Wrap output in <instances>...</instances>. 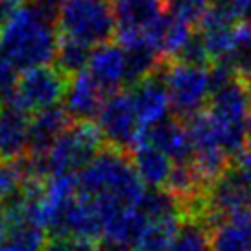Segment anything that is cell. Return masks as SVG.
<instances>
[{
  "label": "cell",
  "mask_w": 251,
  "mask_h": 251,
  "mask_svg": "<svg viewBox=\"0 0 251 251\" xmlns=\"http://www.w3.org/2000/svg\"><path fill=\"white\" fill-rule=\"evenodd\" d=\"M76 179L78 192L98 201L107 224L120 212L137 209L146 192L131 163V155L111 146H103Z\"/></svg>",
  "instance_id": "6da1fadb"
},
{
  "label": "cell",
  "mask_w": 251,
  "mask_h": 251,
  "mask_svg": "<svg viewBox=\"0 0 251 251\" xmlns=\"http://www.w3.org/2000/svg\"><path fill=\"white\" fill-rule=\"evenodd\" d=\"M59 41L57 15L39 4L21 6L0 28V50L23 72L50 65Z\"/></svg>",
  "instance_id": "7a4b0ae2"
},
{
  "label": "cell",
  "mask_w": 251,
  "mask_h": 251,
  "mask_svg": "<svg viewBox=\"0 0 251 251\" xmlns=\"http://www.w3.org/2000/svg\"><path fill=\"white\" fill-rule=\"evenodd\" d=\"M57 30L87 47L107 45L117 37V19L111 0H65L57 9Z\"/></svg>",
  "instance_id": "3957f363"
},
{
  "label": "cell",
  "mask_w": 251,
  "mask_h": 251,
  "mask_svg": "<svg viewBox=\"0 0 251 251\" xmlns=\"http://www.w3.org/2000/svg\"><path fill=\"white\" fill-rule=\"evenodd\" d=\"M211 117L220 148L229 157L238 155L246 148V126L251 115V94L248 83L236 78L233 83L211 94L209 100Z\"/></svg>",
  "instance_id": "277c9868"
},
{
  "label": "cell",
  "mask_w": 251,
  "mask_h": 251,
  "mask_svg": "<svg viewBox=\"0 0 251 251\" xmlns=\"http://www.w3.org/2000/svg\"><path fill=\"white\" fill-rule=\"evenodd\" d=\"M69 83H71V78H67L61 71H57L52 65L37 67L31 71H24L17 78L11 94L4 100L15 103L17 107L26 111L28 115H35L59 105V102L67 96Z\"/></svg>",
  "instance_id": "5b68a950"
},
{
  "label": "cell",
  "mask_w": 251,
  "mask_h": 251,
  "mask_svg": "<svg viewBox=\"0 0 251 251\" xmlns=\"http://www.w3.org/2000/svg\"><path fill=\"white\" fill-rule=\"evenodd\" d=\"M166 89L174 117L187 122L188 118L205 111V103L211 100L209 71L201 67L168 61Z\"/></svg>",
  "instance_id": "8992f818"
},
{
  "label": "cell",
  "mask_w": 251,
  "mask_h": 251,
  "mask_svg": "<svg viewBox=\"0 0 251 251\" xmlns=\"http://www.w3.org/2000/svg\"><path fill=\"white\" fill-rule=\"evenodd\" d=\"M251 211V172L231 163L205 196V222L214 229L224 220Z\"/></svg>",
  "instance_id": "52a82bcc"
},
{
  "label": "cell",
  "mask_w": 251,
  "mask_h": 251,
  "mask_svg": "<svg viewBox=\"0 0 251 251\" xmlns=\"http://www.w3.org/2000/svg\"><path fill=\"white\" fill-rule=\"evenodd\" d=\"M96 126L102 133L105 146L122 150L127 153L137 146V142L141 141L142 129L129 91H120L107 96L98 115Z\"/></svg>",
  "instance_id": "ba28073f"
},
{
  "label": "cell",
  "mask_w": 251,
  "mask_h": 251,
  "mask_svg": "<svg viewBox=\"0 0 251 251\" xmlns=\"http://www.w3.org/2000/svg\"><path fill=\"white\" fill-rule=\"evenodd\" d=\"M117 19V43L131 48L146 43L144 33L166 15V0H111ZM148 45V43H146Z\"/></svg>",
  "instance_id": "9c48e42d"
},
{
  "label": "cell",
  "mask_w": 251,
  "mask_h": 251,
  "mask_svg": "<svg viewBox=\"0 0 251 251\" xmlns=\"http://www.w3.org/2000/svg\"><path fill=\"white\" fill-rule=\"evenodd\" d=\"M166 65L168 61L165 59L151 76L129 89V96L133 100L135 113L139 117L142 131L163 122L172 111L168 89H166Z\"/></svg>",
  "instance_id": "30bf717a"
},
{
  "label": "cell",
  "mask_w": 251,
  "mask_h": 251,
  "mask_svg": "<svg viewBox=\"0 0 251 251\" xmlns=\"http://www.w3.org/2000/svg\"><path fill=\"white\" fill-rule=\"evenodd\" d=\"M87 72L107 96L124 91L127 85V57L124 47L111 41L93 48Z\"/></svg>",
  "instance_id": "8fae6325"
},
{
  "label": "cell",
  "mask_w": 251,
  "mask_h": 251,
  "mask_svg": "<svg viewBox=\"0 0 251 251\" xmlns=\"http://www.w3.org/2000/svg\"><path fill=\"white\" fill-rule=\"evenodd\" d=\"M139 142H148L153 148L161 150L172 159L174 165H187L194 161V144L190 141L187 126L176 117L165 118L163 122L142 131Z\"/></svg>",
  "instance_id": "7c38bea8"
},
{
  "label": "cell",
  "mask_w": 251,
  "mask_h": 251,
  "mask_svg": "<svg viewBox=\"0 0 251 251\" xmlns=\"http://www.w3.org/2000/svg\"><path fill=\"white\" fill-rule=\"evenodd\" d=\"M31 115L11 102L0 105V159L19 161L30 151Z\"/></svg>",
  "instance_id": "4fadbf2b"
},
{
  "label": "cell",
  "mask_w": 251,
  "mask_h": 251,
  "mask_svg": "<svg viewBox=\"0 0 251 251\" xmlns=\"http://www.w3.org/2000/svg\"><path fill=\"white\" fill-rule=\"evenodd\" d=\"M105 100L107 94L85 71L71 79L65 96V109L74 122H93L98 118Z\"/></svg>",
  "instance_id": "5bb4252c"
},
{
  "label": "cell",
  "mask_w": 251,
  "mask_h": 251,
  "mask_svg": "<svg viewBox=\"0 0 251 251\" xmlns=\"http://www.w3.org/2000/svg\"><path fill=\"white\" fill-rule=\"evenodd\" d=\"M72 122L74 120L71 118V115L61 105H55V107L31 115L30 151L28 153L31 155L47 153L50 146L71 127Z\"/></svg>",
  "instance_id": "9a60e30c"
},
{
  "label": "cell",
  "mask_w": 251,
  "mask_h": 251,
  "mask_svg": "<svg viewBox=\"0 0 251 251\" xmlns=\"http://www.w3.org/2000/svg\"><path fill=\"white\" fill-rule=\"evenodd\" d=\"M131 163L139 177L150 188H165L174 170V161L148 142H139L131 151Z\"/></svg>",
  "instance_id": "2e32d148"
},
{
  "label": "cell",
  "mask_w": 251,
  "mask_h": 251,
  "mask_svg": "<svg viewBox=\"0 0 251 251\" xmlns=\"http://www.w3.org/2000/svg\"><path fill=\"white\" fill-rule=\"evenodd\" d=\"M211 251H251V211L224 220L212 229Z\"/></svg>",
  "instance_id": "e0dca14e"
},
{
  "label": "cell",
  "mask_w": 251,
  "mask_h": 251,
  "mask_svg": "<svg viewBox=\"0 0 251 251\" xmlns=\"http://www.w3.org/2000/svg\"><path fill=\"white\" fill-rule=\"evenodd\" d=\"M183 216L148 220L135 251H166L181 227Z\"/></svg>",
  "instance_id": "ac0fdd59"
},
{
  "label": "cell",
  "mask_w": 251,
  "mask_h": 251,
  "mask_svg": "<svg viewBox=\"0 0 251 251\" xmlns=\"http://www.w3.org/2000/svg\"><path fill=\"white\" fill-rule=\"evenodd\" d=\"M91 54H93L91 47L74 39H69V37H61L54 59L55 69L61 71L67 78L72 79L74 76L87 71L89 61H91Z\"/></svg>",
  "instance_id": "d6986e66"
},
{
  "label": "cell",
  "mask_w": 251,
  "mask_h": 251,
  "mask_svg": "<svg viewBox=\"0 0 251 251\" xmlns=\"http://www.w3.org/2000/svg\"><path fill=\"white\" fill-rule=\"evenodd\" d=\"M211 231L203 220L183 218L177 235L166 251H211Z\"/></svg>",
  "instance_id": "ffe728a7"
},
{
  "label": "cell",
  "mask_w": 251,
  "mask_h": 251,
  "mask_svg": "<svg viewBox=\"0 0 251 251\" xmlns=\"http://www.w3.org/2000/svg\"><path fill=\"white\" fill-rule=\"evenodd\" d=\"M137 209L146 216V220L183 216L181 203L166 188H148Z\"/></svg>",
  "instance_id": "44dd1931"
},
{
  "label": "cell",
  "mask_w": 251,
  "mask_h": 251,
  "mask_svg": "<svg viewBox=\"0 0 251 251\" xmlns=\"http://www.w3.org/2000/svg\"><path fill=\"white\" fill-rule=\"evenodd\" d=\"M26 183H28V177L21 159L19 161L0 159V205L8 203L9 200L19 196Z\"/></svg>",
  "instance_id": "7402d4cb"
},
{
  "label": "cell",
  "mask_w": 251,
  "mask_h": 251,
  "mask_svg": "<svg viewBox=\"0 0 251 251\" xmlns=\"http://www.w3.org/2000/svg\"><path fill=\"white\" fill-rule=\"evenodd\" d=\"M174 61L183 63V65H190V67H201V69H205L207 65H211L212 59L211 55H209V52H207V48H205L201 35L198 31H194V35L188 39V43L183 47V50H181L179 55Z\"/></svg>",
  "instance_id": "603a6c76"
},
{
  "label": "cell",
  "mask_w": 251,
  "mask_h": 251,
  "mask_svg": "<svg viewBox=\"0 0 251 251\" xmlns=\"http://www.w3.org/2000/svg\"><path fill=\"white\" fill-rule=\"evenodd\" d=\"M209 8L218 11L231 23H238L244 15H250L251 0H212Z\"/></svg>",
  "instance_id": "cb8c5ba5"
},
{
  "label": "cell",
  "mask_w": 251,
  "mask_h": 251,
  "mask_svg": "<svg viewBox=\"0 0 251 251\" xmlns=\"http://www.w3.org/2000/svg\"><path fill=\"white\" fill-rule=\"evenodd\" d=\"M17 69L11 65L6 54L0 50V96H2V100L4 98H8L11 91H13V87L17 83Z\"/></svg>",
  "instance_id": "d4e9b609"
},
{
  "label": "cell",
  "mask_w": 251,
  "mask_h": 251,
  "mask_svg": "<svg viewBox=\"0 0 251 251\" xmlns=\"http://www.w3.org/2000/svg\"><path fill=\"white\" fill-rule=\"evenodd\" d=\"M227 61L233 65V69H235L238 78L246 81V83H251V48L236 52L235 55L229 57Z\"/></svg>",
  "instance_id": "484cf974"
},
{
  "label": "cell",
  "mask_w": 251,
  "mask_h": 251,
  "mask_svg": "<svg viewBox=\"0 0 251 251\" xmlns=\"http://www.w3.org/2000/svg\"><path fill=\"white\" fill-rule=\"evenodd\" d=\"M233 165L238 166V168H244V170H248V172H251V146L246 144V148H244L238 155L233 157Z\"/></svg>",
  "instance_id": "4316f807"
},
{
  "label": "cell",
  "mask_w": 251,
  "mask_h": 251,
  "mask_svg": "<svg viewBox=\"0 0 251 251\" xmlns=\"http://www.w3.org/2000/svg\"><path fill=\"white\" fill-rule=\"evenodd\" d=\"M63 2H65V0H37L39 6L50 9V11H54V13H55V8H61Z\"/></svg>",
  "instance_id": "83f0119b"
},
{
  "label": "cell",
  "mask_w": 251,
  "mask_h": 251,
  "mask_svg": "<svg viewBox=\"0 0 251 251\" xmlns=\"http://www.w3.org/2000/svg\"><path fill=\"white\" fill-rule=\"evenodd\" d=\"M4 233H6V220H4V209L0 205V240H4Z\"/></svg>",
  "instance_id": "f1b7e54d"
},
{
  "label": "cell",
  "mask_w": 251,
  "mask_h": 251,
  "mask_svg": "<svg viewBox=\"0 0 251 251\" xmlns=\"http://www.w3.org/2000/svg\"><path fill=\"white\" fill-rule=\"evenodd\" d=\"M79 251H103L98 248V244H94V242H85L83 246H81V250Z\"/></svg>",
  "instance_id": "f546056e"
},
{
  "label": "cell",
  "mask_w": 251,
  "mask_h": 251,
  "mask_svg": "<svg viewBox=\"0 0 251 251\" xmlns=\"http://www.w3.org/2000/svg\"><path fill=\"white\" fill-rule=\"evenodd\" d=\"M246 141H248V146H251V115L248 118V126H246Z\"/></svg>",
  "instance_id": "4dcf8cb0"
},
{
  "label": "cell",
  "mask_w": 251,
  "mask_h": 251,
  "mask_svg": "<svg viewBox=\"0 0 251 251\" xmlns=\"http://www.w3.org/2000/svg\"><path fill=\"white\" fill-rule=\"evenodd\" d=\"M11 2H15L17 6H21V4H23V2H26V0H11Z\"/></svg>",
  "instance_id": "1f68e13d"
},
{
  "label": "cell",
  "mask_w": 251,
  "mask_h": 251,
  "mask_svg": "<svg viewBox=\"0 0 251 251\" xmlns=\"http://www.w3.org/2000/svg\"><path fill=\"white\" fill-rule=\"evenodd\" d=\"M248 89H250V94H251V83H248Z\"/></svg>",
  "instance_id": "d6a6232c"
},
{
  "label": "cell",
  "mask_w": 251,
  "mask_h": 251,
  "mask_svg": "<svg viewBox=\"0 0 251 251\" xmlns=\"http://www.w3.org/2000/svg\"><path fill=\"white\" fill-rule=\"evenodd\" d=\"M250 23H251V9H250Z\"/></svg>",
  "instance_id": "836d02e7"
},
{
  "label": "cell",
  "mask_w": 251,
  "mask_h": 251,
  "mask_svg": "<svg viewBox=\"0 0 251 251\" xmlns=\"http://www.w3.org/2000/svg\"><path fill=\"white\" fill-rule=\"evenodd\" d=\"M0 105H2V100H0Z\"/></svg>",
  "instance_id": "e575fe53"
}]
</instances>
